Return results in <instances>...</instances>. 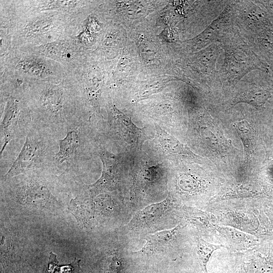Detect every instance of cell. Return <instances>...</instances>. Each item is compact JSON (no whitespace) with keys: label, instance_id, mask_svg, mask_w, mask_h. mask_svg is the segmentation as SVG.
<instances>
[{"label":"cell","instance_id":"6da1fadb","mask_svg":"<svg viewBox=\"0 0 273 273\" xmlns=\"http://www.w3.org/2000/svg\"><path fill=\"white\" fill-rule=\"evenodd\" d=\"M53 134L33 123L23 146L4 175L5 180L28 172L48 169L55 164L56 143Z\"/></svg>","mask_w":273,"mask_h":273},{"label":"cell","instance_id":"7a4b0ae2","mask_svg":"<svg viewBox=\"0 0 273 273\" xmlns=\"http://www.w3.org/2000/svg\"><path fill=\"white\" fill-rule=\"evenodd\" d=\"M33 124L31 120L22 117L18 100L11 99L8 101L1 123V136L3 140L1 157L8 143L14 139L27 134Z\"/></svg>","mask_w":273,"mask_h":273},{"label":"cell","instance_id":"3957f363","mask_svg":"<svg viewBox=\"0 0 273 273\" xmlns=\"http://www.w3.org/2000/svg\"><path fill=\"white\" fill-rule=\"evenodd\" d=\"M111 125L123 140L133 148H141L147 135L131 118L113 105L110 110Z\"/></svg>","mask_w":273,"mask_h":273},{"label":"cell","instance_id":"277c9868","mask_svg":"<svg viewBox=\"0 0 273 273\" xmlns=\"http://www.w3.org/2000/svg\"><path fill=\"white\" fill-rule=\"evenodd\" d=\"M99 154L103 164L101 176L96 182L87 186L92 198L115 189L118 180V163L115 156L103 149Z\"/></svg>","mask_w":273,"mask_h":273},{"label":"cell","instance_id":"5b68a950","mask_svg":"<svg viewBox=\"0 0 273 273\" xmlns=\"http://www.w3.org/2000/svg\"><path fill=\"white\" fill-rule=\"evenodd\" d=\"M59 151L54 158L55 164L66 163L67 165H71L79 155L80 146L79 127L68 130L65 137L59 140Z\"/></svg>","mask_w":273,"mask_h":273},{"label":"cell","instance_id":"8992f818","mask_svg":"<svg viewBox=\"0 0 273 273\" xmlns=\"http://www.w3.org/2000/svg\"><path fill=\"white\" fill-rule=\"evenodd\" d=\"M170 196L162 202L153 203L138 211L129 223L131 228L144 226L152 223L161 217L168 209Z\"/></svg>","mask_w":273,"mask_h":273},{"label":"cell","instance_id":"52a82bcc","mask_svg":"<svg viewBox=\"0 0 273 273\" xmlns=\"http://www.w3.org/2000/svg\"><path fill=\"white\" fill-rule=\"evenodd\" d=\"M157 141L162 150L173 156H186L191 159L199 158L186 145L155 124Z\"/></svg>","mask_w":273,"mask_h":273},{"label":"cell","instance_id":"ba28073f","mask_svg":"<svg viewBox=\"0 0 273 273\" xmlns=\"http://www.w3.org/2000/svg\"><path fill=\"white\" fill-rule=\"evenodd\" d=\"M178 226L171 230L147 235L145 238L146 244L141 250L136 253L149 254L164 249L173 241Z\"/></svg>","mask_w":273,"mask_h":273},{"label":"cell","instance_id":"9c48e42d","mask_svg":"<svg viewBox=\"0 0 273 273\" xmlns=\"http://www.w3.org/2000/svg\"><path fill=\"white\" fill-rule=\"evenodd\" d=\"M237 273H273V261L255 254L241 264Z\"/></svg>","mask_w":273,"mask_h":273},{"label":"cell","instance_id":"30bf717a","mask_svg":"<svg viewBox=\"0 0 273 273\" xmlns=\"http://www.w3.org/2000/svg\"><path fill=\"white\" fill-rule=\"evenodd\" d=\"M221 246L209 243L202 238L199 239L197 253L201 268L204 273H207V264L213 253Z\"/></svg>","mask_w":273,"mask_h":273},{"label":"cell","instance_id":"8fae6325","mask_svg":"<svg viewBox=\"0 0 273 273\" xmlns=\"http://www.w3.org/2000/svg\"><path fill=\"white\" fill-rule=\"evenodd\" d=\"M269 97V93L263 89H253L244 93L237 103L244 102L255 106L264 103Z\"/></svg>","mask_w":273,"mask_h":273},{"label":"cell","instance_id":"7c38bea8","mask_svg":"<svg viewBox=\"0 0 273 273\" xmlns=\"http://www.w3.org/2000/svg\"><path fill=\"white\" fill-rule=\"evenodd\" d=\"M238 135L241 139L245 149L246 155L249 154L251 150L252 131L249 123L242 120L234 124Z\"/></svg>","mask_w":273,"mask_h":273},{"label":"cell","instance_id":"4fadbf2b","mask_svg":"<svg viewBox=\"0 0 273 273\" xmlns=\"http://www.w3.org/2000/svg\"><path fill=\"white\" fill-rule=\"evenodd\" d=\"M19 66L24 71L35 75H41L47 71L46 66L42 62L33 59L22 61L19 63Z\"/></svg>","mask_w":273,"mask_h":273},{"label":"cell","instance_id":"5bb4252c","mask_svg":"<svg viewBox=\"0 0 273 273\" xmlns=\"http://www.w3.org/2000/svg\"><path fill=\"white\" fill-rule=\"evenodd\" d=\"M178 185L182 190L188 192H194L198 188L197 180L193 176L187 174L179 176Z\"/></svg>","mask_w":273,"mask_h":273},{"label":"cell","instance_id":"9a60e30c","mask_svg":"<svg viewBox=\"0 0 273 273\" xmlns=\"http://www.w3.org/2000/svg\"><path fill=\"white\" fill-rule=\"evenodd\" d=\"M121 266V261L118 259H114L111 261L107 273H118Z\"/></svg>","mask_w":273,"mask_h":273},{"label":"cell","instance_id":"2e32d148","mask_svg":"<svg viewBox=\"0 0 273 273\" xmlns=\"http://www.w3.org/2000/svg\"><path fill=\"white\" fill-rule=\"evenodd\" d=\"M251 190L246 188H240L232 191L226 196H247L251 195Z\"/></svg>","mask_w":273,"mask_h":273}]
</instances>
